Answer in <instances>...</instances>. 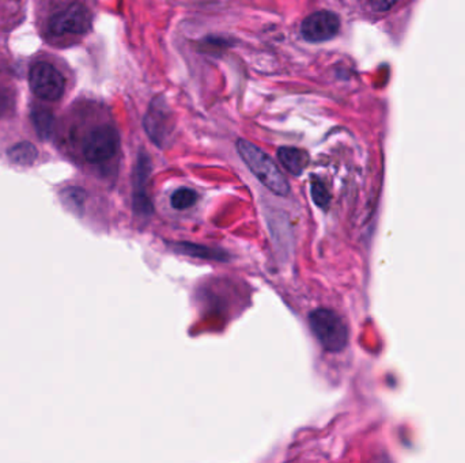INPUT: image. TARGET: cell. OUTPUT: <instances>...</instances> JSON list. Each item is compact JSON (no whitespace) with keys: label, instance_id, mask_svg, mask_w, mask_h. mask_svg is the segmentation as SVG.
<instances>
[{"label":"cell","instance_id":"cell-1","mask_svg":"<svg viewBox=\"0 0 465 463\" xmlns=\"http://www.w3.org/2000/svg\"><path fill=\"white\" fill-rule=\"evenodd\" d=\"M237 149L241 159L249 167L254 177L258 179L267 189L278 196H287L290 192V185L283 173L279 170L272 158L265 154L261 148L253 143L240 139L237 142Z\"/></svg>","mask_w":465,"mask_h":463},{"label":"cell","instance_id":"cell-2","mask_svg":"<svg viewBox=\"0 0 465 463\" xmlns=\"http://www.w3.org/2000/svg\"><path fill=\"white\" fill-rule=\"evenodd\" d=\"M309 326L322 348L340 352L349 343V330L344 321L332 310L317 309L309 314Z\"/></svg>","mask_w":465,"mask_h":463},{"label":"cell","instance_id":"cell-3","mask_svg":"<svg viewBox=\"0 0 465 463\" xmlns=\"http://www.w3.org/2000/svg\"><path fill=\"white\" fill-rule=\"evenodd\" d=\"M91 28V12L82 3L73 1L53 14L48 21L51 36H80Z\"/></svg>","mask_w":465,"mask_h":463},{"label":"cell","instance_id":"cell-4","mask_svg":"<svg viewBox=\"0 0 465 463\" xmlns=\"http://www.w3.org/2000/svg\"><path fill=\"white\" fill-rule=\"evenodd\" d=\"M29 84L33 94L44 101H58L64 94L66 79L56 67L38 62L29 72Z\"/></svg>","mask_w":465,"mask_h":463},{"label":"cell","instance_id":"cell-5","mask_svg":"<svg viewBox=\"0 0 465 463\" xmlns=\"http://www.w3.org/2000/svg\"><path fill=\"white\" fill-rule=\"evenodd\" d=\"M119 149L117 131L110 125L91 129L83 142V155L90 163H101L112 159Z\"/></svg>","mask_w":465,"mask_h":463},{"label":"cell","instance_id":"cell-6","mask_svg":"<svg viewBox=\"0 0 465 463\" xmlns=\"http://www.w3.org/2000/svg\"><path fill=\"white\" fill-rule=\"evenodd\" d=\"M340 29V19L331 11H319L306 17L301 25V33L310 42H324L336 36Z\"/></svg>","mask_w":465,"mask_h":463},{"label":"cell","instance_id":"cell-7","mask_svg":"<svg viewBox=\"0 0 465 463\" xmlns=\"http://www.w3.org/2000/svg\"><path fill=\"white\" fill-rule=\"evenodd\" d=\"M172 128L173 120L166 104L162 100H155L144 116V129L148 138L155 144L162 145L172 134Z\"/></svg>","mask_w":465,"mask_h":463},{"label":"cell","instance_id":"cell-8","mask_svg":"<svg viewBox=\"0 0 465 463\" xmlns=\"http://www.w3.org/2000/svg\"><path fill=\"white\" fill-rule=\"evenodd\" d=\"M151 165L150 159L143 152L139 155L135 169V193H134V208L139 215H148L151 212V203L147 196V181L150 176Z\"/></svg>","mask_w":465,"mask_h":463},{"label":"cell","instance_id":"cell-9","mask_svg":"<svg viewBox=\"0 0 465 463\" xmlns=\"http://www.w3.org/2000/svg\"><path fill=\"white\" fill-rule=\"evenodd\" d=\"M278 158L287 172L292 176H301L309 165V155L306 151L295 147H281Z\"/></svg>","mask_w":465,"mask_h":463},{"label":"cell","instance_id":"cell-10","mask_svg":"<svg viewBox=\"0 0 465 463\" xmlns=\"http://www.w3.org/2000/svg\"><path fill=\"white\" fill-rule=\"evenodd\" d=\"M177 253L189 255V257H196L202 260H215V261H222L226 260V254L219 249H213L207 248L203 245H195V244H188V242H179L175 246H172Z\"/></svg>","mask_w":465,"mask_h":463},{"label":"cell","instance_id":"cell-11","mask_svg":"<svg viewBox=\"0 0 465 463\" xmlns=\"http://www.w3.org/2000/svg\"><path fill=\"white\" fill-rule=\"evenodd\" d=\"M38 151L36 147L29 142H22L12 145L8 149V158L12 163L19 166H30L36 162Z\"/></svg>","mask_w":465,"mask_h":463},{"label":"cell","instance_id":"cell-12","mask_svg":"<svg viewBox=\"0 0 465 463\" xmlns=\"http://www.w3.org/2000/svg\"><path fill=\"white\" fill-rule=\"evenodd\" d=\"M32 118H33V124L36 127L38 136L44 140L51 139L53 134V125H55L53 116L46 110H35L32 114Z\"/></svg>","mask_w":465,"mask_h":463},{"label":"cell","instance_id":"cell-13","mask_svg":"<svg viewBox=\"0 0 465 463\" xmlns=\"http://www.w3.org/2000/svg\"><path fill=\"white\" fill-rule=\"evenodd\" d=\"M63 206L69 208L73 214H80L83 203L86 200V193L80 188H67L60 193Z\"/></svg>","mask_w":465,"mask_h":463},{"label":"cell","instance_id":"cell-14","mask_svg":"<svg viewBox=\"0 0 465 463\" xmlns=\"http://www.w3.org/2000/svg\"><path fill=\"white\" fill-rule=\"evenodd\" d=\"M199 196L193 189L189 188H179L177 189L172 197H170V204L175 210H188L191 207H193L198 201Z\"/></svg>","mask_w":465,"mask_h":463},{"label":"cell","instance_id":"cell-15","mask_svg":"<svg viewBox=\"0 0 465 463\" xmlns=\"http://www.w3.org/2000/svg\"><path fill=\"white\" fill-rule=\"evenodd\" d=\"M310 193H312V199L315 201V204L320 208H326L329 201H331V196L328 189L325 188V185L322 183L320 179H315L312 181L310 185Z\"/></svg>","mask_w":465,"mask_h":463},{"label":"cell","instance_id":"cell-16","mask_svg":"<svg viewBox=\"0 0 465 463\" xmlns=\"http://www.w3.org/2000/svg\"><path fill=\"white\" fill-rule=\"evenodd\" d=\"M396 3H397V0H370L371 8L377 12L389 11Z\"/></svg>","mask_w":465,"mask_h":463},{"label":"cell","instance_id":"cell-17","mask_svg":"<svg viewBox=\"0 0 465 463\" xmlns=\"http://www.w3.org/2000/svg\"><path fill=\"white\" fill-rule=\"evenodd\" d=\"M10 109H11V98L7 94L0 93V117L7 114Z\"/></svg>","mask_w":465,"mask_h":463}]
</instances>
